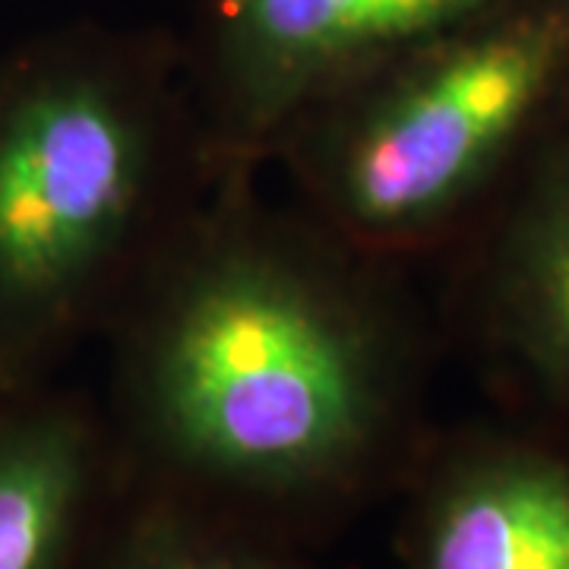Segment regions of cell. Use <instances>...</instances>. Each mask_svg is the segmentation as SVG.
<instances>
[{
  "mask_svg": "<svg viewBox=\"0 0 569 569\" xmlns=\"http://www.w3.org/2000/svg\"><path fill=\"white\" fill-rule=\"evenodd\" d=\"M10 396H17V392H7V389L0 387V406H3V402H7V399H10Z\"/></svg>",
  "mask_w": 569,
  "mask_h": 569,
  "instance_id": "9",
  "label": "cell"
},
{
  "mask_svg": "<svg viewBox=\"0 0 569 569\" xmlns=\"http://www.w3.org/2000/svg\"><path fill=\"white\" fill-rule=\"evenodd\" d=\"M415 569H569V452L529 440L462 449L427 493Z\"/></svg>",
  "mask_w": 569,
  "mask_h": 569,
  "instance_id": "6",
  "label": "cell"
},
{
  "mask_svg": "<svg viewBox=\"0 0 569 569\" xmlns=\"http://www.w3.org/2000/svg\"><path fill=\"white\" fill-rule=\"evenodd\" d=\"M456 247L475 346L569 418V96Z\"/></svg>",
  "mask_w": 569,
  "mask_h": 569,
  "instance_id": "5",
  "label": "cell"
},
{
  "mask_svg": "<svg viewBox=\"0 0 569 569\" xmlns=\"http://www.w3.org/2000/svg\"><path fill=\"white\" fill-rule=\"evenodd\" d=\"M509 3L200 0L181 51L212 178H257L313 104Z\"/></svg>",
  "mask_w": 569,
  "mask_h": 569,
  "instance_id": "4",
  "label": "cell"
},
{
  "mask_svg": "<svg viewBox=\"0 0 569 569\" xmlns=\"http://www.w3.org/2000/svg\"><path fill=\"white\" fill-rule=\"evenodd\" d=\"M39 389L0 406V569H51L92 485L86 415Z\"/></svg>",
  "mask_w": 569,
  "mask_h": 569,
  "instance_id": "7",
  "label": "cell"
},
{
  "mask_svg": "<svg viewBox=\"0 0 569 569\" xmlns=\"http://www.w3.org/2000/svg\"><path fill=\"white\" fill-rule=\"evenodd\" d=\"M130 569H272L244 550L224 548L183 529L152 531Z\"/></svg>",
  "mask_w": 569,
  "mask_h": 569,
  "instance_id": "8",
  "label": "cell"
},
{
  "mask_svg": "<svg viewBox=\"0 0 569 569\" xmlns=\"http://www.w3.org/2000/svg\"><path fill=\"white\" fill-rule=\"evenodd\" d=\"M569 96V0H516L305 111L279 164L307 219L380 263L456 247Z\"/></svg>",
  "mask_w": 569,
  "mask_h": 569,
  "instance_id": "3",
  "label": "cell"
},
{
  "mask_svg": "<svg viewBox=\"0 0 569 569\" xmlns=\"http://www.w3.org/2000/svg\"><path fill=\"white\" fill-rule=\"evenodd\" d=\"M216 181L104 332L123 415L168 462L257 493L329 488L418 387L392 266Z\"/></svg>",
  "mask_w": 569,
  "mask_h": 569,
  "instance_id": "1",
  "label": "cell"
},
{
  "mask_svg": "<svg viewBox=\"0 0 569 569\" xmlns=\"http://www.w3.org/2000/svg\"><path fill=\"white\" fill-rule=\"evenodd\" d=\"M216 178L162 29L73 22L0 58V387L104 336Z\"/></svg>",
  "mask_w": 569,
  "mask_h": 569,
  "instance_id": "2",
  "label": "cell"
}]
</instances>
